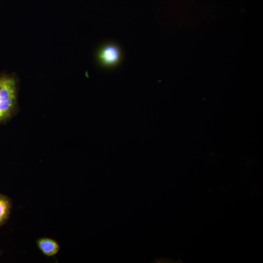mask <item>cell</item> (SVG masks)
Here are the masks:
<instances>
[{"mask_svg": "<svg viewBox=\"0 0 263 263\" xmlns=\"http://www.w3.org/2000/svg\"><path fill=\"white\" fill-rule=\"evenodd\" d=\"M98 64L105 69H113L121 63L123 55L119 46L113 42H107L101 45L96 53Z\"/></svg>", "mask_w": 263, "mask_h": 263, "instance_id": "cell-2", "label": "cell"}, {"mask_svg": "<svg viewBox=\"0 0 263 263\" xmlns=\"http://www.w3.org/2000/svg\"><path fill=\"white\" fill-rule=\"evenodd\" d=\"M9 210V204L5 198L0 197V225L6 219Z\"/></svg>", "mask_w": 263, "mask_h": 263, "instance_id": "cell-4", "label": "cell"}, {"mask_svg": "<svg viewBox=\"0 0 263 263\" xmlns=\"http://www.w3.org/2000/svg\"><path fill=\"white\" fill-rule=\"evenodd\" d=\"M18 108L17 82L9 75L0 76V122L10 118Z\"/></svg>", "mask_w": 263, "mask_h": 263, "instance_id": "cell-1", "label": "cell"}, {"mask_svg": "<svg viewBox=\"0 0 263 263\" xmlns=\"http://www.w3.org/2000/svg\"><path fill=\"white\" fill-rule=\"evenodd\" d=\"M38 245L42 253L48 256L56 254L59 250L58 244L54 240L48 238L40 239L38 241Z\"/></svg>", "mask_w": 263, "mask_h": 263, "instance_id": "cell-3", "label": "cell"}]
</instances>
